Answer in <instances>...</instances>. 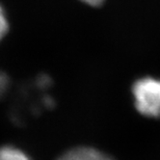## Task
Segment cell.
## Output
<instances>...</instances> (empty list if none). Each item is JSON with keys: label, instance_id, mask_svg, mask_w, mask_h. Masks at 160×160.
Here are the masks:
<instances>
[{"label": "cell", "instance_id": "obj_1", "mask_svg": "<svg viewBox=\"0 0 160 160\" xmlns=\"http://www.w3.org/2000/svg\"><path fill=\"white\" fill-rule=\"evenodd\" d=\"M134 105L147 118H160V79L143 77L132 86Z\"/></svg>", "mask_w": 160, "mask_h": 160}, {"label": "cell", "instance_id": "obj_2", "mask_svg": "<svg viewBox=\"0 0 160 160\" xmlns=\"http://www.w3.org/2000/svg\"><path fill=\"white\" fill-rule=\"evenodd\" d=\"M108 155L91 147H77L69 150L57 160H106Z\"/></svg>", "mask_w": 160, "mask_h": 160}, {"label": "cell", "instance_id": "obj_3", "mask_svg": "<svg viewBox=\"0 0 160 160\" xmlns=\"http://www.w3.org/2000/svg\"><path fill=\"white\" fill-rule=\"evenodd\" d=\"M0 160H31L26 153L12 146L0 148Z\"/></svg>", "mask_w": 160, "mask_h": 160}, {"label": "cell", "instance_id": "obj_4", "mask_svg": "<svg viewBox=\"0 0 160 160\" xmlns=\"http://www.w3.org/2000/svg\"><path fill=\"white\" fill-rule=\"evenodd\" d=\"M8 30V18H6V16H5L4 9L0 5V41L3 39V37L6 34Z\"/></svg>", "mask_w": 160, "mask_h": 160}, {"label": "cell", "instance_id": "obj_5", "mask_svg": "<svg viewBox=\"0 0 160 160\" xmlns=\"http://www.w3.org/2000/svg\"><path fill=\"white\" fill-rule=\"evenodd\" d=\"M9 85V79L5 73L0 71V96L3 95L6 92Z\"/></svg>", "mask_w": 160, "mask_h": 160}, {"label": "cell", "instance_id": "obj_6", "mask_svg": "<svg viewBox=\"0 0 160 160\" xmlns=\"http://www.w3.org/2000/svg\"><path fill=\"white\" fill-rule=\"evenodd\" d=\"M83 3H86V4L91 5V6H100L101 4H103V2L105 0H80Z\"/></svg>", "mask_w": 160, "mask_h": 160}, {"label": "cell", "instance_id": "obj_7", "mask_svg": "<svg viewBox=\"0 0 160 160\" xmlns=\"http://www.w3.org/2000/svg\"><path fill=\"white\" fill-rule=\"evenodd\" d=\"M106 160H113V159H112V158H111V157H109V156H108V158H107Z\"/></svg>", "mask_w": 160, "mask_h": 160}]
</instances>
